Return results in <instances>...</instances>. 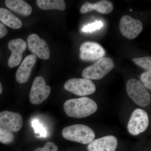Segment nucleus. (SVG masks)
<instances>
[{"instance_id":"dca6fc26","label":"nucleus","mask_w":151,"mask_h":151,"mask_svg":"<svg viewBox=\"0 0 151 151\" xmlns=\"http://www.w3.org/2000/svg\"><path fill=\"white\" fill-rule=\"evenodd\" d=\"M5 4L8 8L22 15L28 16L32 12L31 6L22 0H6Z\"/></svg>"},{"instance_id":"7ed1b4c3","label":"nucleus","mask_w":151,"mask_h":151,"mask_svg":"<svg viewBox=\"0 0 151 151\" xmlns=\"http://www.w3.org/2000/svg\"><path fill=\"white\" fill-rule=\"evenodd\" d=\"M115 66L113 60L109 58H103L82 71L83 78L92 80H99L109 73Z\"/></svg>"},{"instance_id":"20e7f679","label":"nucleus","mask_w":151,"mask_h":151,"mask_svg":"<svg viewBox=\"0 0 151 151\" xmlns=\"http://www.w3.org/2000/svg\"><path fill=\"white\" fill-rule=\"evenodd\" d=\"M126 90L129 97L139 106L146 107L150 103V93L144 85L137 79H129L127 82Z\"/></svg>"},{"instance_id":"1a4fd4ad","label":"nucleus","mask_w":151,"mask_h":151,"mask_svg":"<svg viewBox=\"0 0 151 151\" xmlns=\"http://www.w3.org/2000/svg\"><path fill=\"white\" fill-rule=\"evenodd\" d=\"M80 58L86 61H98L105 56V50L100 44L94 42H86L80 47Z\"/></svg>"},{"instance_id":"f8f14e48","label":"nucleus","mask_w":151,"mask_h":151,"mask_svg":"<svg viewBox=\"0 0 151 151\" xmlns=\"http://www.w3.org/2000/svg\"><path fill=\"white\" fill-rule=\"evenodd\" d=\"M8 46L12 51V54L8 60L9 66L16 67L21 61L23 53L27 47L26 42L22 39H16L10 41Z\"/></svg>"},{"instance_id":"aec40b11","label":"nucleus","mask_w":151,"mask_h":151,"mask_svg":"<svg viewBox=\"0 0 151 151\" xmlns=\"http://www.w3.org/2000/svg\"><path fill=\"white\" fill-rule=\"evenodd\" d=\"M32 127L33 128L35 133L38 134L40 137H45L47 136V131L45 127L37 119H34L32 121Z\"/></svg>"},{"instance_id":"a211bd4d","label":"nucleus","mask_w":151,"mask_h":151,"mask_svg":"<svg viewBox=\"0 0 151 151\" xmlns=\"http://www.w3.org/2000/svg\"><path fill=\"white\" fill-rule=\"evenodd\" d=\"M37 4L42 9H57L63 11L66 8L65 1L63 0H37Z\"/></svg>"},{"instance_id":"423d86ee","label":"nucleus","mask_w":151,"mask_h":151,"mask_svg":"<svg viewBox=\"0 0 151 151\" xmlns=\"http://www.w3.org/2000/svg\"><path fill=\"white\" fill-rule=\"evenodd\" d=\"M51 92V88L46 85L43 77L37 76L35 78L31 88L29 100L33 105H39L48 98Z\"/></svg>"},{"instance_id":"f3484780","label":"nucleus","mask_w":151,"mask_h":151,"mask_svg":"<svg viewBox=\"0 0 151 151\" xmlns=\"http://www.w3.org/2000/svg\"><path fill=\"white\" fill-rule=\"evenodd\" d=\"M0 20L4 24L14 29H19L22 25L19 19L10 11L3 8H0Z\"/></svg>"},{"instance_id":"5701e85b","label":"nucleus","mask_w":151,"mask_h":151,"mask_svg":"<svg viewBox=\"0 0 151 151\" xmlns=\"http://www.w3.org/2000/svg\"><path fill=\"white\" fill-rule=\"evenodd\" d=\"M141 81L143 82L144 86L148 89H151V72H144L140 76Z\"/></svg>"},{"instance_id":"39448f33","label":"nucleus","mask_w":151,"mask_h":151,"mask_svg":"<svg viewBox=\"0 0 151 151\" xmlns=\"http://www.w3.org/2000/svg\"><path fill=\"white\" fill-rule=\"evenodd\" d=\"M64 87L68 92L80 96L90 95L96 91V86L93 82L84 78L69 79L64 84Z\"/></svg>"},{"instance_id":"412c9836","label":"nucleus","mask_w":151,"mask_h":151,"mask_svg":"<svg viewBox=\"0 0 151 151\" xmlns=\"http://www.w3.org/2000/svg\"><path fill=\"white\" fill-rule=\"evenodd\" d=\"M14 139V136L12 132L0 127V142L11 144Z\"/></svg>"},{"instance_id":"4468645a","label":"nucleus","mask_w":151,"mask_h":151,"mask_svg":"<svg viewBox=\"0 0 151 151\" xmlns=\"http://www.w3.org/2000/svg\"><path fill=\"white\" fill-rule=\"evenodd\" d=\"M36 60V56L33 54L29 55L24 58L17 70L16 79L18 83L24 84L28 81Z\"/></svg>"},{"instance_id":"f257e3e1","label":"nucleus","mask_w":151,"mask_h":151,"mask_svg":"<svg viewBox=\"0 0 151 151\" xmlns=\"http://www.w3.org/2000/svg\"><path fill=\"white\" fill-rule=\"evenodd\" d=\"M63 107L67 116L78 119L88 117L96 112L97 109V103L89 97H85L67 100Z\"/></svg>"},{"instance_id":"ddd939ff","label":"nucleus","mask_w":151,"mask_h":151,"mask_svg":"<svg viewBox=\"0 0 151 151\" xmlns=\"http://www.w3.org/2000/svg\"><path fill=\"white\" fill-rule=\"evenodd\" d=\"M118 142L114 136L109 135L94 140L87 146L88 151H115Z\"/></svg>"},{"instance_id":"2eb2a0df","label":"nucleus","mask_w":151,"mask_h":151,"mask_svg":"<svg viewBox=\"0 0 151 151\" xmlns=\"http://www.w3.org/2000/svg\"><path fill=\"white\" fill-rule=\"evenodd\" d=\"M113 9V4L111 1L102 0L94 4L86 2L81 7L80 12L81 13L85 14L94 10L100 13L108 14L111 13Z\"/></svg>"},{"instance_id":"6e6552de","label":"nucleus","mask_w":151,"mask_h":151,"mask_svg":"<svg viewBox=\"0 0 151 151\" xmlns=\"http://www.w3.org/2000/svg\"><path fill=\"white\" fill-rule=\"evenodd\" d=\"M143 28L140 21L129 15L122 17L119 24V29L122 35L129 39L137 37L142 32Z\"/></svg>"},{"instance_id":"b1692460","label":"nucleus","mask_w":151,"mask_h":151,"mask_svg":"<svg viewBox=\"0 0 151 151\" xmlns=\"http://www.w3.org/2000/svg\"><path fill=\"white\" fill-rule=\"evenodd\" d=\"M35 151H58V147L55 143L49 142L45 144L43 147H38Z\"/></svg>"},{"instance_id":"9b49d317","label":"nucleus","mask_w":151,"mask_h":151,"mask_svg":"<svg viewBox=\"0 0 151 151\" xmlns=\"http://www.w3.org/2000/svg\"><path fill=\"white\" fill-rule=\"evenodd\" d=\"M28 46L32 52L41 59L48 60L50 57V51L48 45L44 40L37 35H30L28 37Z\"/></svg>"},{"instance_id":"4be33fe9","label":"nucleus","mask_w":151,"mask_h":151,"mask_svg":"<svg viewBox=\"0 0 151 151\" xmlns=\"http://www.w3.org/2000/svg\"><path fill=\"white\" fill-rule=\"evenodd\" d=\"M103 26V22L96 21L84 26L82 28L81 31L84 32H92L96 30L100 29Z\"/></svg>"},{"instance_id":"a878e982","label":"nucleus","mask_w":151,"mask_h":151,"mask_svg":"<svg viewBox=\"0 0 151 151\" xmlns=\"http://www.w3.org/2000/svg\"><path fill=\"white\" fill-rule=\"evenodd\" d=\"M2 86L1 84V82H0V94H1L2 92Z\"/></svg>"},{"instance_id":"bb28decb","label":"nucleus","mask_w":151,"mask_h":151,"mask_svg":"<svg viewBox=\"0 0 151 151\" xmlns=\"http://www.w3.org/2000/svg\"><path fill=\"white\" fill-rule=\"evenodd\" d=\"M130 12H132V9H130Z\"/></svg>"},{"instance_id":"f03ea898","label":"nucleus","mask_w":151,"mask_h":151,"mask_svg":"<svg viewBox=\"0 0 151 151\" xmlns=\"http://www.w3.org/2000/svg\"><path fill=\"white\" fill-rule=\"evenodd\" d=\"M62 135L68 140L84 145L89 144L95 137L93 130L83 124H75L65 127L63 130Z\"/></svg>"},{"instance_id":"393cba45","label":"nucleus","mask_w":151,"mask_h":151,"mask_svg":"<svg viewBox=\"0 0 151 151\" xmlns=\"http://www.w3.org/2000/svg\"><path fill=\"white\" fill-rule=\"evenodd\" d=\"M8 33V30L5 27L0 23V38L4 37Z\"/></svg>"},{"instance_id":"6ab92c4d","label":"nucleus","mask_w":151,"mask_h":151,"mask_svg":"<svg viewBox=\"0 0 151 151\" xmlns=\"http://www.w3.org/2000/svg\"><path fill=\"white\" fill-rule=\"evenodd\" d=\"M133 61L138 66L143 68L148 72H151V57H144L140 58H133Z\"/></svg>"},{"instance_id":"9d476101","label":"nucleus","mask_w":151,"mask_h":151,"mask_svg":"<svg viewBox=\"0 0 151 151\" xmlns=\"http://www.w3.org/2000/svg\"><path fill=\"white\" fill-rule=\"evenodd\" d=\"M23 119L21 114L9 111L0 113V127L12 132H16L22 129Z\"/></svg>"},{"instance_id":"0eeeda50","label":"nucleus","mask_w":151,"mask_h":151,"mask_svg":"<svg viewBox=\"0 0 151 151\" xmlns=\"http://www.w3.org/2000/svg\"><path fill=\"white\" fill-rule=\"evenodd\" d=\"M149 125L147 113L142 109L137 108L132 113L128 123V131L131 134L137 136L145 132Z\"/></svg>"}]
</instances>
